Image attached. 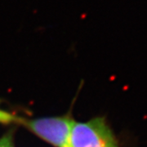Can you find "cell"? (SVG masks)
<instances>
[{
  "mask_svg": "<svg viewBox=\"0 0 147 147\" xmlns=\"http://www.w3.org/2000/svg\"><path fill=\"white\" fill-rule=\"evenodd\" d=\"M74 120L70 115L26 119L19 117L18 124L54 147H69Z\"/></svg>",
  "mask_w": 147,
  "mask_h": 147,
  "instance_id": "obj_1",
  "label": "cell"
},
{
  "mask_svg": "<svg viewBox=\"0 0 147 147\" xmlns=\"http://www.w3.org/2000/svg\"><path fill=\"white\" fill-rule=\"evenodd\" d=\"M69 147H120L115 135L104 117L86 122H74Z\"/></svg>",
  "mask_w": 147,
  "mask_h": 147,
  "instance_id": "obj_2",
  "label": "cell"
},
{
  "mask_svg": "<svg viewBox=\"0 0 147 147\" xmlns=\"http://www.w3.org/2000/svg\"><path fill=\"white\" fill-rule=\"evenodd\" d=\"M19 120V116L15 115L8 111L1 109L0 107V123L2 124H10L17 123Z\"/></svg>",
  "mask_w": 147,
  "mask_h": 147,
  "instance_id": "obj_3",
  "label": "cell"
},
{
  "mask_svg": "<svg viewBox=\"0 0 147 147\" xmlns=\"http://www.w3.org/2000/svg\"><path fill=\"white\" fill-rule=\"evenodd\" d=\"M13 134V130H9L0 137V147H15Z\"/></svg>",
  "mask_w": 147,
  "mask_h": 147,
  "instance_id": "obj_4",
  "label": "cell"
}]
</instances>
